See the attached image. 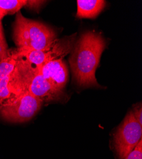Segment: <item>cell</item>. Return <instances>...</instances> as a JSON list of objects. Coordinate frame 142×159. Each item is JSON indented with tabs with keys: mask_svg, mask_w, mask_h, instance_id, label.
Returning <instances> with one entry per match:
<instances>
[{
	"mask_svg": "<svg viewBox=\"0 0 142 159\" xmlns=\"http://www.w3.org/2000/svg\"><path fill=\"white\" fill-rule=\"evenodd\" d=\"M106 42L94 31H88L75 42L69 63L75 82L81 87H99L95 73Z\"/></svg>",
	"mask_w": 142,
	"mask_h": 159,
	"instance_id": "cell-1",
	"label": "cell"
},
{
	"mask_svg": "<svg viewBox=\"0 0 142 159\" xmlns=\"http://www.w3.org/2000/svg\"><path fill=\"white\" fill-rule=\"evenodd\" d=\"M10 50L16 61L9 82L12 95L22 91H28L43 102L62 98V90L57 89L45 79L40 73L38 67L16 56L11 50Z\"/></svg>",
	"mask_w": 142,
	"mask_h": 159,
	"instance_id": "cell-2",
	"label": "cell"
},
{
	"mask_svg": "<svg viewBox=\"0 0 142 159\" xmlns=\"http://www.w3.org/2000/svg\"><path fill=\"white\" fill-rule=\"evenodd\" d=\"M13 28V39L18 48L44 50L49 48L57 39L53 29L25 18L20 11L17 13Z\"/></svg>",
	"mask_w": 142,
	"mask_h": 159,
	"instance_id": "cell-3",
	"label": "cell"
},
{
	"mask_svg": "<svg viewBox=\"0 0 142 159\" xmlns=\"http://www.w3.org/2000/svg\"><path fill=\"white\" fill-rule=\"evenodd\" d=\"M42 104V101L28 91H22L0 104V116L10 122H27L39 111Z\"/></svg>",
	"mask_w": 142,
	"mask_h": 159,
	"instance_id": "cell-4",
	"label": "cell"
},
{
	"mask_svg": "<svg viewBox=\"0 0 142 159\" xmlns=\"http://www.w3.org/2000/svg\"><path fill=\"white\" fill-rule=\"evenodd\" d=\"M76 42V34L58 39L49 48L44 50H36L25 48L12 49L16 56L24 59L37 67H40L47 62L62 59L69 53H71Z\"/></svg>",
	"mask_w": 142,
	"mask_h": 159,
	"instance_id": "cell-5",
	"label": "cell"
},
{
	"mask_svg": "<svg viewBox=\"0 0 142 159\" xmlns=\"http://www.w3.org/2000/svg\"><path fill=\"white\" fill-rule=\"evenodd\" d=\"M142 125L129 111L113 136V147L120 159H124L141 139Z\"/></svg>",
	"mask_w": 142,
	"mask_h": 159,
	"instance_id": "cell-6",
	"label": "cell"
},
{
	"mask_svg": "<svg viewBox=\"0 0 142 159\" xmlns=\"http://www.w3.org/2000/svg\"><path fill=\"white\" fill-rule=\"evenodd\" d=\"M45 79L59 90H62L68 80L67 65L62 59L49 61L38 67Z\"/></svg>",
	"mask_w": 142,
	"mask_h": 159,
	"instance_id": "cell-7",
	"label": "cell"
},
{
	"mask_svg": "<svg viewBox=\"0 0 142 159\" xmlns=\"http://www.w3.org/2000/svg\"><path fill=\"white\" fill-rule=\"evenodd\" d=\"M76 4L77 17L94 19L104 9L106 2L102 0H78Z\"/></svg>",
	"mask_w": 142,
	"mask_h": 159,
	"instance_id": "cell-8",
	"label": "cell"
},
{
	"mask_svg": "<svg viewBox=\"0 0 142 159\" xmlns=\"http://www.w3.org/2000/svg\"><path fill=\"white\" fill-rule=\"evenodd\" d=\"M27 3L26 0H0V8L5 14L17 13Z\"/></svg>",
	"mask_w": 142,
	"mask_h": 159,
	"instance_id": "cell-9",
	"label": "cell"
},
{
	"mask_svg": "<svg viewBox=\"0 0 142 159\" xmlns=\"http://www.w3.org/2000/svg\"><path fill=\"white\" fill-rule=\"evenodd\" d=\"M16 64V61L9 49L8 56L0 61V79L10 75L14 70Z\"/></svg>",
	"mask_w": 142,
	"mask_h": 159,
	"instance_id": "cell-10",
	"label": "cell"
},
{
	"mask_svg": "<svg viewBox=\"0 0 142 159\" xmlns=\"http://www.w3.org/2000/svg\"><path fill=\"white\" fill-rule=\"evenodd\" d=\"M10 75L0 79V104L8 99L12 95L9 86Z\"/></svg>",
	"mask_w": 142,
	"mask_h": 159,
	"instance_id": "cell-11",
	"label": "cell"
},
{
	"mask_svg": "<svg viewBox=\"0 0 142 159\" xmlns=\"http://www.w3.org/2000/svg\"><path fill=\"white\" fill-rule=\"evenodd\" d=\"M9 55V49L3 34L2 22H0V61L7 58Z\"/></svg>",
	"mask_w": 142,
	"mask_h": 159,
	"instance_id": "cell-12",
	"label": "cell"
},
{
	"mask_svg": "<svg viewBox=\"0 0 142 159\" xmlns=\"http://www.w3.org/2000/svg\"><path fill=\"white\" fill-rule=\"evenodd\" d=\"M124 159H142V139Z\"/></svg>",
	"mask_w": 142,
	"mask_h": 159,
	"instance_id": "cell-13",
	"label": "cell"
},
{
	"mask_svg": "<svg viewBox=\"0 0 142 159\" xmlns=\"http://www.w3.org/2000/svg\"><path fill=\"white\" fill-rule=\"evenodd\" d=\"M132 112L135 118H136V121L142 125V107L141 104L138 103L135 106H134L133 109L132 110Z\"/></svg>",
	"mask_w": 142,
	"mask_h": 159,
	"instance_id": "cell-14",
	"label": "cell"
},
{
	"mask_svg": "<svg viewBox=\"0 0 142 159\" xmlns=\"http://www.w3.org/2000/svg\"><path fill=\"white\" fill-rule=\"evenodd\" d=\"M44 1H27V3L25 7H28L30 8L37 9L42 6L44 3Z\"/></svg>",
	"mask_w": 142,
	"mask_h": 159,
	"instance_id": "cell-15",
	"label": "cell"
},
{
	"mask_svg": "<svg viewBox=\"0 0 142 159\" xmlns=\"http://www.w3.org/2000/svg\"><path fill=\"white\" fill-rule=\"evenodd\" d=\"M5 16V14L4 11L0 8V22H2V19L3 18V17Z\"/></svg>",
	"mask_w": 142,
	"mask_h": 159,
	"instance_id": "cell-16",
	"label": "cell"
}]
</instances>
